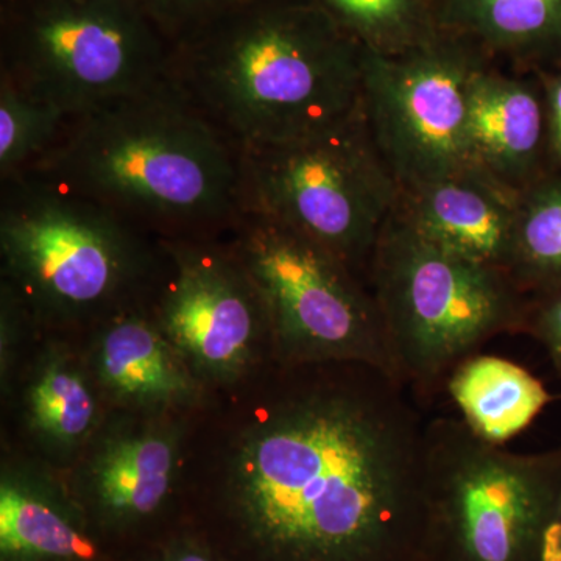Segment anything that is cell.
<instances>
[{"mask_svg": "<svg viewBox=\"0 0 561 561\" xmlns=\"http://www.w3.org/2000/svg\"><path fill=\"white\" fill-rule=\"evenodd\" d=\"M0 262L38 324H98L146 305L165 253L149 231L33 175L0 180Z\"/></svg>", "mask_w": 561, "mask_h": 561, "instance_id": "obj_4", "label": "cell"}, {"mask_svg": "<svg viewBox=\"0 0 561 561\" xmlns=\"http://www.w3.org/2000/svg\"><path fill=\"white\" fill-rule=\"evenodd\" d=\"M364 49L401 55L440 35L432 0H311Z\"/></svg>", "mask_w": 561, "mask_h": 561, "instance_id": "obj_20", "label": "cell"}, {"mask_svg": "<svg viewBox=\"0 0 561 561\" xmlns=\"http://www.w3.org/2000/svg\"><path fill=\"white\" fill-rule=\"evenodd\" d=\"M537 561H561V486L548 522L542 527Z\"/></svg>", "mask_w": 561, "mask_h": 561, "instance_id": "obj_25", "label": "cell"}, {"mask_svg": "<svg viewBox=\"0 0 561 561\" xmlns=\"http://www.w3.org/2000/svg\"><path fill=\"white\" fill-rule=\"evenodd\" d=\"M94 383L68 351H47L25 387V420L33 437L54 451L83 445L98 426Z\"/></svg>", "mask_w": 561, "mask_h": 561, "instance_id": "obj_19", "label": "cell"}, {"mask_svg": "<svg viewBox=\"0 0 561 561\" xmlns=\"http://www.w3.org/2000/svg\"><path fill=\"white\" fill-rule=\"evenodd\" d=\"M468 142L472 165L502 186L523 194L541 180L548 106L535 84L485 62L468 95Z\"/></svg>", "mask_w": 561, "mask_h": 561, "instance_id": "obj_14", "label": "cell"}, {"mask_svg": "<svg viewBox=\"0 0 561 561\" xmlns=\"http://www.w3.org/2000/svg\"><path fill=\"white\" fill-rule=\"evenodd\" d=\"M445 390L471 431L500 446L529 427L551 400L522 365L482 353L457 365Z\"/></svg>", "mask_w": 561, "mask_h": 561, "instance_id": "obj_17", "label": "cell"}, {"mask_svg": "<svg viewBox=\"0 0 561 561\" xmlns=\"http://www.w3.org/2000/svg\"><path fill=\"white\" fill-rule=\"evenodd\" d=\"M548 135L549 150L561 161V76L548 88Z\"/></svg>", "mask_w": 561, "mask_h": 561, "instance_id": "obj_27", "label": "cell"}, {"mask_svg": "<svg viewBox=\"0 0 561 561\" xmlns=\"http://www.w3.org/2000/svg\"><path fill=\"white\" fill-rule=\"evenodd\" d=\"M180 435L146 424L110 435L88 461L81 491L87 515L108 529H130L157 515L171 496Z\"/></svg>", "mask_w": 561, "mask_h": 561, "instance_id": "obj_15", "label": "cell"}, {"mask_svg": "<svg viewBox=\"0 0 561 561\" xmlns=\"http://www.w3.org/2000/svg\"><path fill=\"white\" fill-rule=\"evenodd\" d=\"M519 197L471 168L401 191L394 213L434 245L508 275Z\"/></svg>", "mask_w": 561, "mask_h": 561, "instance_id": "obj_12", "label": "cell"}, {"mask_svg": "<svg viewBox=\"0 0 561 561\" xmlns=\"http://www.w3.org/2000/svg\"><path fill=\"white\" fill-rule=\"evenodd\" d=\"M489 61L446 33L401 55L364 49L362 106L400 192L474 168L468 95Z\"/></svg>", "mask_w": 561, "mask_h": 561, "instance_id": "obj_10", "label": "cell"}, {"mask_svg": "<svg viewBox=\"0 0 561 561\" xmlns=\"http://www.w3.org/2000/svg\"><path fill=\"white\" fill-rule=\"evenodd\" d=\"M225 239L260 290L276 364L362 362L394 375L370 284L341 257L260 213H242Z\"/></svg>", "mask_w": 561, "mask_h": 561, "instance_id": "obj_8", "label": "cell"}, {"mask_svg": "<svg viewBox=\"0 0 561 561\" xmlns=\"http://www.w3.org/2000/svg\"><path fill=\"white\" fill-rule=\"evenodd\" d=\"M438 28L489 60L529 61L561 47V0H432Z\"/></svg>", "mask_w": 561, "mask_h": 561, "instance_id": "obj_18", "label": "cell"}, {"mask_svg": "<svg viewBox=\"0 0 561 561\" xmlns=\"http://www.w3.org/2000/svg\"><path fill=\"white\" fill-rule=\"evenodd\" d=\"M24 172L102 203L160 239H221L243 213L242 147L171 80L70 116Z\"/></svg>", "mask_w": 561, "mask_h": 561, "instance_id": "obj_2", "label": "cell"}, {"mask_svg": "<svg viewBox=\"0 0 561 561\" xmlns=\"http://www.w3.org/2000/svg\"><path fill=\"white\" fill-rule=\"evenodd\" d=\"M101 560V546L79 502L36 472L3 471L0 561Z\"/></svg>", "mask_w": 561, "mask_h": 561, "instance_id": "obj_16", "label": "cell"}, {"mask_svg": "<svg viewBox=\"0 0 561 561\" xmlns=\"http://www.w3.org/2000/svg\"><path fill=\"white\" fill-rule=\"evenodd\" d=\"M508 276L524 295L561 286V180H538L519 197Z\"/></svg>", "mask_w": 561, "mask_h": 561, "instance_id": "obj_21", "label": "cell"}, {"mask_svg": "<svg viewBox=\"0 0 561 561\" xmlns=\"http://www.w3.org/2000/svg\"><path fill=\"white\" fill-rule=\"evenodd\" d=\"M398 201L362 102L317 130L242 147L243 213L290 225L365 279Z\"/></svg>", "mask_w": 561, "mask_h": 561, "instance_id": "obj_7", "label": "cell"}, {"mask_svg": "<svg viewBox=\"0 0 561 561\" xmlns=\"http://www.w3.org/2000/svg\"><path fill=\"white\" fill-rule=\"evenodd\" d=\"M171 57L131 0H0V77L69 117L168 83Z\"/></svg>", "mask_w": 561, "mask_h": 561, "instance_id": "obj_6", "label": "cell"}, {"mask_svg": "<svg viewBox=\"0 0 561 561\" xmlns=\"http://www.w3.org/2000/svg\"><path fill=\"white\" fill-rule=\"evenodd\" d=\"M367 279L394 375L430 402L491 339L526 331L529 302L507 273L434 245L397 213L376 243Z\"/></svg>", "mask_w": 561, "mask_h": 561, "instance_id": "obj_5", "label": "cell"}, {"mask_svg": "<svg viewBox=\"0 0 561 561\" xmlns=\"http://www.w3.org/2000/svg\"><path fill=\"white\" fill-rule=\"evenodd\" d=\"M527 330L545 343L561 375V286L537 309L531 311L529 308Z\"/></svg>", "mask_w": 561, "mask_h": 561, "instance_id": "obj_24", "label": "cell"}, {"mask_svg": "<svg viewBox=\"0 0 561 561\" xmlns=\"http://www.w3.org/2000/svg\"><path fill=\"white\" fill-rule=\"evenodd\" d=\"M362 68L364 47L311 0H243L173 44L169 80L245 147L348 116Z\"/></svg>", "mask_w": 561, "mask_h": 561, "instance_id": "obj_3", "label": "cell"}, {"mask_svg": "<svg viewBox=\"0 0 561 561\" xmlns=\"http://www.w3.org/2000/svg\"><path fill=\"white\" fill-rule=\"evenodd\" d=\"M560 486L561 457L505 451L459 413L431 412L424 512L443 524L460 561L537 560Z\"/></svg>", "mask_w": 561, "mask_h": 561, "instance_id": "obj_9", "label": "cell"}, {"mask_svg": "<svg viewBox=\"0 0 561 561\" xmlns=\"http://www.w3.org/2000/svg\"><path fill=\"white\" fill-rule=\"evenodd\" d=\"M68 114L0 77V180L27 171L55 139Z\"/></svg>", "mask_w": 561, "mask_h": 561, "instance_id": "obj_22", "label": "cell"}, {"mask_svg": "<svg viewBox=\"0 0 561 561\" xmlns=\"http://www.w3.org/2000/svg\"><path fill=\"white\" fill-rule=\"evenodd\" d=\"M297 368L236 443V529L260 561H387L426 516L432 402L375 365Z\"/></svg>", "mask_w": 561, "mask_h": 561, "instance_id": "obj_1", "label": "cell"}, {"mask_svg": "<svg viewBox=\"0 0 561 561\" xmlns=\"http://www.w3.org/2000/svg\"><path fill=\"white\" fill-rule=\"evenodd\" d=\"M169 43L176 44L243 0H131Z\"/></svg>", "mask_w": 561, "mask_h": 561, "instance_id": "obj_23", "label": "cell"}, {"mask_svg": "<svg viewBox=\"0 0 561 561\" xmlns=\"http://www.w3.org/2000/svg\"><path fill=\"white\" fill-rule=\"evenodd\" d=\"M161 241L164 271L147 305L195 378L232 382L273 357L267 309L227 239Z\"/></svg>", "mask_w": 561, "mask_h": 561, "instance_id": "obj_11", "label": "cell"}, {"mask_svg": "<svg viewBox=\"0 0 561 561\" xmlns=\"http://www.w3.org/2000/svg\"><path fill=\"white\" fill-rule=\"evenodd\" d=\"M154 561H224L203 542L191 538H179L169 542Z\"/></svg>", "mask_w": 561, "mask_h": 561, "instance_id": "obj_26", "label": "cell"}, {"mask_svg": "<svg viewBox=\"0 0 561 561\" xmlns=\"http://www.w3.org/2000/svg\"><path fill=\"white\" fill-rule=\"evenodd\" d=\"M92 348L95 386L124 408L168 412L202 400L205 383L162 334L147 302L95 324Z\"/></svg>", "mask_w": 561, "mask_h": 561, "instance_id": "obj_13", "label": "cell"}]
</instances>
